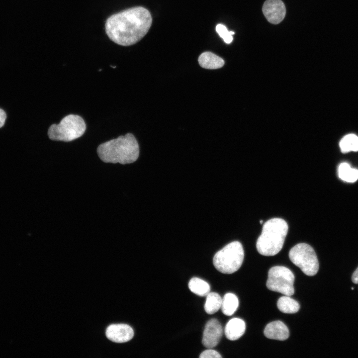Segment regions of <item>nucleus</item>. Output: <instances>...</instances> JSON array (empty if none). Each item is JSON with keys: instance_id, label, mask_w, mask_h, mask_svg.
I'll list each match as a JSON object with an SVG mask.
<instances>
[{"instance_id": "nucleus-6", "label": "nucleus", "mask_w": 358, "mask_h": 358, "mask_svg": "<svg viewBox=\"0 0 358 358\" xmlns=\"http://www.w3.org/2000/svg\"><path fill=\"white\" fill-rule=\"evenodd\" d=\"M290 261L308 276L315 275L319 269V263L313 248L306 243H299L289 252Z\"/></svg>"}, {"instance_id": "nucleus-8", "label": "nucleus", "mask_w": 358, "mask_h": 358, "mask_svg": "<svg viewBox=\"0 0 358 358\" xmlns=\"http://www.w3.org/2000/svg\"><path fill=\"white\" fill-rule=\"evenodd\" d=\"M223 329L221 324L216 319L208 321L204 327L202 343L208 349L216 346L222 337Z\"/></svg>"}, {"instance_id": "nucleus-4", "label": "nucleus", "mask_w": 358, "mask_h": 358, "mask_svg": "<svg viewBox=\"0 0 358 358\" xmlns=\"http://www.w3.org/2000/svg\"><path fill=\"white\" fill-rule=\"evenodd\" d=\"M86 129L84 119L78 115L64 117L58 124H52L48 131L52 140L70 142L81 137Z\"/></svg>"}, {"instance_id": "nucleus-16", "label": "nucleus", "mask_w": 358, "mask_h": 358, "mask_svg": "<svg viewBox=\"0 0 358 358\" xmlns=\"http://www.w3.org/2000/svg\"><path fill=\"white\" fill-rule=\"evenodd\" d=\"M188 287L192 292L200 296H206L210 290V285L206 281L195 277L190 279Z\"/></svg>"}, {"instance_id": "nucleus-13", "label": "nucleus", "mask_w": 358, "mask_h": 358, "mask_svg": "<svg viewBox=\"0 0 358 358\" xmlns=\"http://www.w3.org/2000/svg\"><path fill=\"white\" fill-rule=\"evenodd\" d=\"M198 61L202 68L210 70L220 68L225 64L223 59L211 52L202 53L199 56Z\"/></svg>"}, {"instance_id": "nucleus-11", "label": "nucleus", "mask_w": 358, "mask_h": 358, "mask_svg": "<svg viewBox=\"0 0 358 358\" xmlns=\"http://www.w3.org/2000/svg\"><path fill=\"white\" fill-rule=\"evenodd\" d=\"M265 336L270 339L284 341L289 336L287 327L280 321H275L268 323L265 327Z\"/></svg>"}, {"instance_id": "nucleus-1", "label": "nucleus", "mask_w": 358, "mask_h": 358, "mask_svg": "<svg viewBox=\"0 0 358 358\" xmlns=\"http://www.w3.org/2000/svg\"><path fill=\"white\" fill-rule=\"evenodd\" d=\"M152 23L149 11L136 6L114 14L105 22L109 38L121 46H128L139 42L147 33Z\"/></svg>"}, {"instance_id": "nucleus-22", "label": "nucleus", "mask_w": 358, "mask_h": 358, "mask_svg": "<svg viewBox=\"0 0 358 358\" xmlns=\"http://www.w3.org/2000/svg\"><path fill=\"white\" fill-rule=\"evenodd\" d=\"M6 118V115L3 110L0 108V128L2 127L4 124Z\"/></svg>"}, {"instance_id": "nucleus-9", "label": "nucleus", "mask_w": 358, "mask_h": 358, "mask_svg": "<svg viewBox=\"0 0 358 358\" xmlns=\"http://www.w3.org/2000/svg\"><path fill=\"white\" fill-rule=\"evenodd\" d=\"M262 10L268 21L274 24L281 22L286 14L285 5L281 0H267Z\"/></svg>"}, {"instance_id": "nucleus-10", "label": "nucleus", "mask_w": 358, "mask_h": 358, "mask_svg": "<svg viewBox=\"0 0 358 358\" xmlns=\"http://www.w3.org/2000/svg\"><path fill=\"white\" fill-rule=\"evenodd\" d=\"M106 337L110 341L118 343H125L131 340L134 336L133 329L125 324H117L109 325L106 329Z\"/></svg>"}, {"instance_id": "nucleus-7", "label": "nucleus", "mask_w": 358, "mask_h": 358, "mask_svg": "<svg viewBox=\"0 0 358 358\" xmlns=\"http://www.w3.org/2000/svg\"><path fill=\"white\" fill-rule=\"evenodd\" d=\"M294 275L290 269L275 266L268 270L266 285L270 290L290 296L294 293Z\"/></svg>"}, {"instance_id": "nucleus-3", "label": "nucleus", "mask_w": 358, "mask_h": 358, "mask_svg": "<svg viewBox=\"0 0 358 358\" xmlns=\"http://www.w3.org/2000/svg\"><path fill=\"white\" fill-rule=\"evenodd\" d=\"M288 226L283 219L273 218L266 222L258 238L256 248L262 255L272 256L282 248Z\"/></svg>"}, {"instance_id": "nucleus-5", "label": "nucleus", "mask_w": 358, "mask_h": 358, "mask_svg": "<svg viewBox=\"0 0 358 358\" xmlns=\"http://www.w3.org/2000/svg\"><path fill=\"white\" fill-rule=\"evenodd\" d=\"M244 258V252L242 245L239 241H233L215 254L213 263L219 271L231 274L240 268Z\"/></svg>"}, {"instance_id": "nucleus-18", "label": "nucleus", "mask_w": 358, "mask_h": 358, "mask_svg": "<svg viewBox=\"0 0 358 358\" xmlns=\"http://www.w3.org/2000/svg\"><path fill=\"white\" fill-rule=\"evenodd\" d=\"M222 298L216 292H209L206 295L204 305L205 312L208 314L216 312L221 307Z\"/></svg>"}, {"instance_id": "nucleus-17", "label": "nucleus", "mask_w": 358, "mask_h": 358, "mask_svg": "<svg viewBox=\"0 0 358 358\" xmlns=\"http://www.w3.org/2000/svg\"><path fill=\"white\" fill-rule=\"evenodd\" d=\"M338 173L339 177L347 182H354L358 179V170L352 168L347 163L339 166Z\"/></svg>"}, {"instance_id": "nucleus-19", "label": "nucleus", "mask_w": 358, "mask_h": 358, "mask_svg": "<svg viewBox=\"0 0 358 358\" xmlns=\"http://www.w3.org/2000/svg\"><path fill=\"white\" fill-rule=\"evenodd\" d=\"M340 147L343 153L358 151V137L355 134L346 135L340 142Z\"/></svg>"}, {"instance_id": "nucleus-15", "label": "nucleus", "mask_w": 358, "mask_h": 358, "mask_svg": "<svg viewBox=\"0 0 358 358\" xmlns=\"http://www.w3.org/2000/svg\"><path fill=\"white\" fill-rule=\"evenodd\" d=\"M277 306L281 312L287 314L295 313L298 311L300 308L297 301L287 295L278 299Z\"/></svg>"}, {"instance_id": "nucleus-14", "label": "nucleus", "mask_w": 358, "mask_h": 358, "mask_svg": "<svg viewBox=\"0 0 358 358\" xmlns=\"http://www.w3.org/2000/svg\"><path fill=\"white\" fill-rule=\"evenodd\" d=\"M239 306V300L237 296L232 293H227L222 300L221 310L227 316L232 315Z\"/></svg>"}, {"instance_id": "nucleus-20", "label": "nucleus", "mask_w": 358, "mask_h": 358, "mask_svg": "<svg viewBox=\"0 0 358 358\" xmlns=\"http://www.w3.org/2000/svg\"><path fill=\"white\" fill-rule=\"evenodd\" d=\"M216 30L219 36L223 39L225 43L229 44L232 41V35L224 25L221 24L217 25Z\"/></svg>"}, {"instance_id": "nucleus-21", "label": "nucleus", "mask_w": 358, "mask_h": 358, "mask_svg": "<svg viewBox=\"0 0 358 358\" xmlns=\"http://www.w3.org/2000/svg\"><path fill=\"white\" fill-rule=\"evenodd\" d=\"M200 358H221L222 356L217 351L208 349L202 352L199 356Z\"/></svg>"}, {"instance_id": "nucleus-24", "label": "nucleus", "mask_w": 358, "mask_h": 358, "mask_svg": "<svg viewBox=\"0 0 358 358\" xmlns=\"http://www.w3.org/2000/svg\"><path fill=\"white\" fill-rule=\"evenodd\" d=\"M260 222V224H262V223H263V220H261Z\"/></svg>"}, {"instance_id": "nucleus-12", "label": "nucleus", "mask_w": 358, "mask_h": 358, "mask_svg": "<svg viewBox=\"0 0 358 358\" xmlns=\"http://www.w3.org/2000/svg\"><path fill=\"white\" fill-rule=\"evenodd\" d=\"M245 330V322L240 318H233L227 323L224 332L228 339L235 341L239 339L243 335Z\"/></svg>"}, {"instance_id": "nucleus-2", "label": "nucleus", "mask_w": 358, "mask_h": 358, "mask_svg": "<svg viewBox=\"0 0 358 358\" xmlns=\"http://www.w3.org/2000/svg\"><path fill=\"white\" fill-rule=\"evenodd\" d=\"M97 153L103 162L124 165L137 160L139 146L134 136L127 133L101 144L97 149Z\"/></svg>"}, {"instance_id": "nucleus-23", "label": "nucleus", "mask_w": 358, "mask_h": 358, "mask_svg": "<svg viewBox=\"0 0 358 358\" xmlns=\"http://www.w3.org/2000/svg\"><path fill=\"white\" fill-rule=\"evenodd\" d=\"M352 280L354 283L358 284V267L353 272Z\"/></svg>"}]
</instances>
